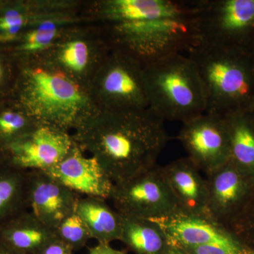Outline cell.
<instances>
[{"label":"cell","instance_id":"7c38bea8","mask_svg":"<svg viewBox=\"0 0 254 254\" xmlns=\"http://www.w3.org/2000/svg\"><path fill=\"white\" fill-rule=\"evenodd\" d=\"M171 245L178 247L219 245L231 248L247 247L230 230L210 217L179 212L165 218L153 219Z\"/></svg>","mask_w":254,"mask_h":254},{"label":"cell","instance_id":"e0dca14e","mask_svg":"<svg viewBox=\"0 0 254 254\" xmlns=\"http://www.w3.org/2000/svg\"><path fill=\"white\" fill-rule=\"evenodd\" d=\"M76 213L86 224L92 239L98 243L110 244L120 241L123 217L113 209L104 198L81 197L76 205Z\"/></svg>","mask_w":254,"mask_h":254},{"label":"cell","instance_id":"4316f807","mask_svg":"<svg viewBox=\"0 0 254 254\" xmlns=\"http://www.w3.org/2000/svg\"><path fill=\"white\" fill-rule=\"evenodd\" d=\"M189 254H254L248 247L236 249L219 245L182 247Z\"/></svg>","mask_w":254,"mask_h":254},{"label":"cell","instance_id":"836d02e7","mask_svg":"<svg viewBox=\"0 0 254 254\" xmlns=\"http://www.w3.org/2000/svg\"><path fill=\"white\" fill-rule=\"evenodd\" d=\"M251 116H252V119H253L254 122V108L253 110H252V113H250Z\"/></svg>","mask_w":254,"mask_h":254},{"label":"cell","instance_id":"cb8c5ba5","mask_svg":"<svg viewBox=\"0 0 254 254\" xmlns=\"http://www.w3.org/2000/svg\"><path fill=\"white\" fill-rule=\"evenodd\" d=\"M57 33L56 23L50 20L43 21L38 27L26 35L22 50L31 53L45 50L54 41Z\"/></svg>","mask_w":254,"mask_h":254},{"label":"cell","instance_id":"3957f363","mask_svg":"<svg viewBox=\"0 0 254 254\" xmlns=\"http://www.w3.org/2000/svg\"><path fill=\"white\" fill-rule=\"evenodd\" d=\"M187 56L204 89L205 113L225 116L254 108V56L250 49L197 44Z\"/></svg>","mask_w":254,"mask_h":254},{"label":"cell","instance_id":"52a82bcc","mask_svg":"<svg viewBox=\"0 0 254 254\" xmlns=\"http://www.w3.org/2000/svg\"><path fill=\"white\" fill-rule=\"evenodd\" d=\"M110 199L124 216L153 220L180 212L162 168L158 165L114 184Z\"/></svg>","mask_w":254,"mask_h":254},{"label":"cell","instance_id":"44dd1931","mask_svg":"<svg viewBox=\"0 0 254 254\" xmlns=\"http://www.w3.org/2000/svg\"><path fill=\"white\" fill-rule=\"evenodd\" d=\"M38 124L27 113L2 111L0 113V145L7 148L27 135Z\"/></svg>","mask_w":254,"mask_h":254},{"label":"cell","instance_id":"7a4b0ae2","mask_svg":"<svg viewBox=\"0 0 254 254\" xmlns=\"http://www.w3.org/2000/svg\"><path fill=\"white\" fill-rule=\"evenodd\" d=\"M72 137L114 184L156 166L169 139L165 121L148 108L100 109Z\"/></svg>","mask_w":254,"mask_h":254},{"label":"cell","instance_id":"8fae6325","mask_svg":"<svg viewBox=\"0 0 254 254\" xmlns=\"http://www.w3.org/2000/svg\"><path fill=\"white\" fill-rule=\"evenodd\" d=\"M74 144L68 131L38 124L5 149L6 163L26 171H46L59 163Z\"/></svg>","mask_w":254,"mask_h":254},{"label":"cell","instance_id":"d6a6232c","mask_svg":"<svg viewBox=\"0 0 254 254\" xmlns=\"http://www.w3.org/2000/svg\"><path fill=\"white\" fill-rule=\"evenodd\" d=\"M250 50H251V52H252V54H253V55L254 56V38L253 41H252V45H251Z\"/></svg>","mask_w":254,"mask_h":254},{"label":"cell","instance_id":"9c48e42d","mask_svg":"<svg viewBox=\"0 0 254 254\" xmlns=\"http://www.w3.org/2000/svg\"><path fill=\"white\" fill-rule=\"evenodd\" d=\"M190 159L205 175L230 160V140L223 116L205 113L183 123L177 136Z\"/></svg>","mask_w":254,"mask_h":254},{"label":"cell","instance_id":"7402d4cb","mask_svg":"<svg viewBox=\"0 0 254 254\" xmlns=\"http://www.w3.org/2000/svg\"><path fill=\"white\" fill-rule=\"evenodd\" d=\"M58 58L60 65L66 72L73 75L83 74L91 64L92 50L86 41L71 40L62 46Z\"/></svg>","mask_w":254,"mask_h":254},{"label":"cell","instance_id":"d4e9b609","mask_svg":"<svg viewBox=\"0 0 254 254\" xmlns=\"http://www.w3.org/2000/svg\"><path fill=\"white\" fill-rule=\"evenodd\" d=\"M231 232L254 252V196L242 218L232 227Z\"/></svg>","mask_w":254,"mask_h":254},{"label":"cell","instance_id":"f546056e","mask_svg":"<svg viewBox=\"0 0 254 254\" xmlns=\"http://www.w3.org/2000/svg\"><path fill=\"white\" fill-rule=\"evenodd\" d=\"M0 254H26L11 248L3 242H0Z\"/></svg>","mask_w":254,"mask_h":254},{"label":"cell","instance_id":"9a60e30c","mask_svg":"<svg viewBox=\"0 0 254 254\" xmlns=\"http://www.w3.org/2000/svg\"><path fill=\"white\" fill-rule=\"evenodd\" d=\"M161 168L180 212L209 216L206 181L194 164L187 157Z\"/></svg>","mask_w":254,"mask_h":254},{"label":"cell","instance_id":"ac0fdd59","mask_svg":"<svg viewBox=\"0 0 254 254\" xmlns=\"http://www.w3.org/2000/svg\"><path fill=\"white\" fill-rule=\"evenodd\" d=\"M229 140L230 160L242 173L254 180V122L250 113L225 115Z\"/></svg>","mask_w":254,"mask_h":254},{"label":"cell","instance_id":"277c9868","mask_svg":"<svg viewBox=\"0 0 254 254\" xmlns=\"http://www.w3.org/2000/svg\"><path fill=\"white\" fill-rule=\"evenodd\" d=\"M148 108L163 121L186 123L206 111L203 85L194 64L182 53L143 66Z\"/></svg>","mask_w":254,"mask_h":254},{"label":"cell","instance_id":"603a6c76","mask_svg":"<svg viewBox=\"0 0 254 254\" xmlns=\"http://www.w3.org/2000/svg\"><path fill=\"white\" fill-rule=\"evenodd\" d=\"M55 232L57 237L73 251L81 250L92 239L86 224L76 212L64 219Z\"/></svg>","mask_w":254,"mask_h":254},{"label":"cell","instance_id":"30bf717a","mask_svg":"<svg viewBox=\"0 0 254 254\" xmlns=\"http://www.w3.org/2000/svg\"><path fill=\"white\" fill-rule=\"evenodd\" d=\"M209 216L231 231L254 196V180L230 160L205 177Z\"/></svg>","mask_w":254,"mask_h":254},{"label":"cell","instance_id":"6da1fadb","mask_svg":"<svg viewBox=\"0 0 254 254\" xmlns=\"http://www.w3.org/2000/svg\"><path fill=\"white\" fill-rule=\"evenodd\" d=\"M101 14L113 50L143 65L188 53L198 43L193 0H110L103 3Z\"/></svg>","mask_w":254,"mask_h":254},{"label":"cell","instance_id":"2e32d148","mask_svg":"<svg viewBox=\"0 0 254 254\" xmlns=\"http://www.w3.org/2000/svg\"><path fill=\"white\" fill-rule=\"evenodd\" d=\"M55 238V230L28 210L0 225V242L26 254H41Z\"/></svg>","mask_w":254,"mask_h":254},{"label":"cell","instance_id":"4fadbf2b","mask_svg":"<svg viewBox=\"0 0 254 254\" xmlns=\"http://www.w3.org/2000/svg\"><path fill=\"white\" fill-rule=\"evenodd\" d=\"M44 172L78 194L110 199L114 182L97 159L85 155L76 143L59 163Z\"/></svg>","mask_w":254,"mask_h":254},{"label":"cell","instance_id":"5b68a950","mask_svg":"<svg viewBox=\"0 0 254 254\" xmlns=\"http://www.w3.org/2000/svg\"><path fill=\"white\" fill-rule=\"evenodd\" d=\"M27 114L38 124L68 131L100 111L89 95L67 73L50 65L28 70L23 91Z\"/></svg>","mask_w":254,"mask_h":254},{"label":"cell","instance_id":"1f68e13d","mask_svg":"<svg viewBox=\"0 0 254 254\" xmlns=\"http://www.w3.org/2000/svg\"><path fill=\"white\" fill-rule=\"evenodd\" d=\"M6 163V151L4 148L0 145V165Z\"/></svg>","mask_w":254,"mask_h":254},{"label":"cell","instance_id":"5bb4252c","mask_svg":"<svg viewBox=\"0 0 254 254\" xmlns=\"http://www.w3.org/2000/svg\"><path fill=\"white\" fill-rule=\"evenodd\" d=\"M81 197L46 172L28 171L29 209L52 230H55L64 219L76 212Z\"/></svg>","mask_w":254,"mask_h":254},{"label":"cell","instance_id":"f1b7e54d","mask_svg":"<svg viewBox=\"0 0 254 254\" xmlns=\"http://www.w3.org/2000/svg\"><path fill=\"white\" fill-rule=\"evenodd\" d=\"M128 250H118L111 247L110 244L98 243L95 247L88 249V254H127Z\"/></svg>","mask_w":254,"mask_h":254},{"label":"cell","instance_id":"8992f818","mask_svg":"<svg viewBox=\"0 0 254 254\" xmlns=\"http://www.w3.org/2000/svg\"><path fill=\"white\" fill-rule=\"evenodd\" d=\"M193 9L197 44L250 50L254 0H193Z\"/></svg>","mask_w":254,"mask_h":254},{"label":"cell","instance_id":"ffe728a7","mask_svg":"<svg viewBox=\"0 0 254 254\" xmlns=\"http://www.w3.org/2000/svg\"><path fill=\"white\" fill-rule=\"evenodd\" d=\"M28 171L0 165V225L28 211Z\"/></svg>","mask_w":254,"mask_h":254},{"label":"cell","instance_id":"e575fe53","mask_svg":"<svg viewBox=\"0 0 254 254\" xmlns=\"http://www.w3.org/2000/svg\"><path fill=\"white\" fill-rule=\"evenodd\" d=\"M1 64H0V78H1Z\"/></svg>","mask_w":254,"mask_h":254},{"label":"cell","instance_id":"ba28073f","mask_svg":"<svg viewBox=\"0 0 254 254\" xmlns=\"http://www.w3.org/2000/svg\"><path fill=\"white\" fill-rule=\"evenodd\" d=\"M143 66L120 50L105 58L96 73V95L101 109L148 108Z\"/></svg>","mask_w":254,"mask_h":254},{"label":"cell","instance_id":"d6986e66","mask_svg":"<svg viewBox=\"0 0 254 254\" xmlns=\"http://www.w3.org/2000/svg\"><path fill=\"white\" fill-rule=\"evenodd\" d=\"M121 241L134 254H165L170 242L153 220L124 216Z\"/></svg>","mask_w":254,"mask_h":254},{"label":"cell","instance_id":"484cf974","mask_svg":"<svg viewBox=\"0 0 254 254\" xmlns=\"http://www.w3.org/2000/svg\"><path fill=\"white\" fill-rule=\"evenodd\" d=\"M26 22V18L16 10H10L0 17V39L8 41L12 39L18 34Z\"/></svg>","mask_w":254,"mask_h":254},{"label":"cell","instance_id":"4dcf8cb0","mask_svg":"<svg viewBox=\"0 0 254 254\" xmlns=\"http://www.w3.org/2000/svg\"><path fill=\"white\" fill-rule=\"evenodd\" d=\"M165 254H189L186 251L178 246L171 245L170 244L168 250Z\"/></svg>","mask_w":254,"mask_h":254},{"label":"cell","instance_id":"83f0119b","mask_svg":"<svg viewBox=\"0 0 254 254\" xmlns=\"http://www.w3.org/2000/svg\"><path fill=\"white\" fill-rule=\"evenodd\" d=\"M73 251L69 246L57 237L43 249L40 254H73Z\"/></svg>","mask_w":254,"mask_h":254}]
</instances>
